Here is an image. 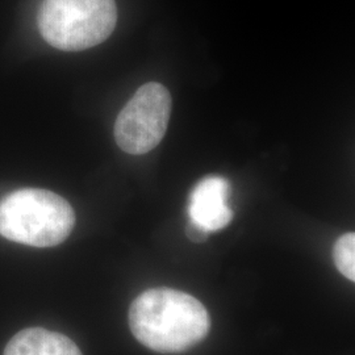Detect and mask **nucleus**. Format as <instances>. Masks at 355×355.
<instances>
[{
    "label": "nucleus",
    "mask_w": 355,
    "mask_h": 355,
    "mask_svg": "<svg viewBox=\"0 0 355 355\" xmlns=\"http://www.w3.org/2000/svg\"><path fill=\"white\" fill-rule=\"evenodd\" d=\"M333 259L337 270L346 279L355 280V234L346 233L341 236L333 249Z\"/></svg>",
    "instance_id": "7"
},
{
    "label": "nucleus",
    "mask_w": 355,
    "mask_h": 355,
    "mask_svg": "<svg viewBox=\"0 0 355 355\" xmlns=\"http://www.w3.org/2000/svg\"><path fill=\"white\" fill-rule=\"evenodd\" d=\"M186 233H187V237L190 239L191 241L193 242H203L208 237V232H205L203 228L198 227L196 224H193L191 221L189 227L186 229Z\"/></svg>",
    "instance_id": "8"
},
{
    "label": "nucleus",
    "mask_w": 355,
    "mask_h": 355,
    "mask_svg": "<svg viewBox=\"0 0 355 355\" xmlns=\"http://www.w3.org/2000/svg\"><path fill=\"white\" fill-rule=\"evenodd\" d=\"M129 328L139 343L171 354L190 350L211 330V318L196 297L173 288L142 292L129 308Z\"/></svg>",
    "instance_id": "1"
},
{
    "label": "nucleus",
    "mask_w": 355,
    "mask_h": 355,
    "mask_svg": "<svg viewBox=\"0 0 355 355\" xmlns=\"http://www.w3.org/2000/svg\"><path fill=\"white\" fill-rule=\"evenodd\" d=\"M4 355H82L69 337L44 328H28L13 336Z\"/></svg>",
    "instance_id": "6"
},
{
    "label": "nucleus",
    "mask_w": 355,
    "mask_h": 355,
    "mask_svg": "<svg viewBox=\"0 0 355 355\" xmlns=\"http://www.w3.org/2000/svg\"><path fill=\"white\" fill-rule=\"evenodd\" d=\"M117 23L114 0H44L37 24L58 51H80L104 42Z\"/></svg>",
    "instance_id": "3"
},
{
    "label": "nucleus",
    "mask_w": 355,
    "mask_h": 355,
    "mask_svg": "<svg viewBox=\"0 0 355 355\" xmlns=\"http://www.w3.org/2000/svg\"><path fill=\"white\" fill-rule=\"evenodd\" d=\"M171 96L164 85L150 82L136 91L114 123V139L133 155L152 152L165 137L171 116Z\"/></svg>",
    "instance_id": "4"
},
{
    "label": "nucleus",
    "mask_w": 355,
    "mask_h": 355,
    "mask_svg": "<svg viewBox=\"0 0 355 355\" xmlns=\"http://www.w3.org/2000/svg\"><path fill=\"white\" fill-rule=\"evenodd\" d=\"M74 225L73 207L51 191L21 189L0 200V236L10 241L51 248L62 243Z\"/></svg>",
    "instance_id": "2"
},
{
    "label": "nucleus",
    "mask_w": 355,
    "mask_h": 355,
    "mask_svg": "<svg viewBox=\"0 0 355 355\" xmlns=\"http://www.w3.org/2000/svg\"><path fill=\"white\" fill-rule=\"evenodd\" d=\"M229 192L230 186L225 178H204L191 192V223L208 233L225 228L233 218V211L228 205Z\"/></svg>",
    "instance_id": "5"
}]
</instances>
